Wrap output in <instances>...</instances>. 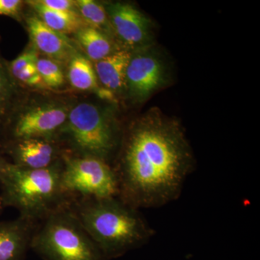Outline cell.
Segmentation results:
<instances>
[{
  "label": "cell",
  "instance_id": "obj_1",
  "mask_svg": "<svg viewBox=\"0 0 260 260\" xmlns=\"http://www.w3.org/2000/svg\"><path fill=\"white\" fill-rule=\"evenodd\" d=\"M194 166L192 155L177 123L158 113L138 121L124 140L113 167L118 198L132 208H160L179 198Z\"/></svg>",
  "mask_w": 260,
  "mask_h": 260
},
{
  "label": "cell",
  "instance_id": "obj_2",
  "mask_svg": "<svg viewBox=\"0 0 260 260\" xmlns=\"http://www.w3.org/2000/svg\"><path fill=\"white\" fill-rule=\"evenodd\" d=\"M69 206L107 260L143 245L153 236L138 210L118 197L75 198Z\"/></svg>",
  "mask_w": 260,
  "mask_h": 260
},
{
  "label": "cell",
  "instance_id": "obj_3",
  "mask_svg": "<svg viewBox=\"0 0 260 260\" xmlns=\"http://www.w3.org/2000/svg\"><path fill=\"white\" fill-rule=\"evenodd\" d=\"M63 161L43 169H27L10 162L0 180V201L12 207L20 216L42 221L48 215L69 205L71 199L62 191Z\"/></svg>",
  "mask_w": 260,
  "mask_h": 260
},
{
  "label": "cell",
  "instance_id": "obj_4",
  "mask_svg": "<svg viewBox=\"0 0 260 260\" xmlns=\"http://www.w3.org/2000/svg\"><path fill=\"white\" fill-rule=\"evenodd\" d=\"M69 205L39 222L30 249L44 260H107Z\"/></svg>",
  "mask_w": 260,
  "mask_h": 260
},
{
  "label": "cell",
  "instance_id": "obj_5",
  "mask_svg": "<svg viewBox=\"0 0 260 260\" xmlns=\"http://www.w3.org/2000/svg\"><path fill=\"white\" fill-rule=\"evenodd\" d=\"M59 138L66 140L72 155L94 157L107 162L119 143L113 121L90 103L78 104L69 112Z\"/></svg>",
  "mask_w": 260,
  "mask_h": 260
},
{
  "label": "cell",
  "instance_id": "obj_6",
  "mask_svg": "<svg viewBox=\"0 0 260 260\" xmlns=\"http://www.w3.org/2000/svg\"><path fill=\"white\" fill-rule=\"evenodd\" d=\"M62 161L61 189L70 199L118 197L117 179L109 162L68 153L63 155Z\"/></svg>",
  "mask_w": 260,
  "mask_h": 260
},
{
  "label": "cell",
  "instance_id": "obj_7",
  "mask_svg": "<svg viewBox=\"0 0 260 260\" xmlns=\"http://www.w3.org/2000/svg\"><path fill=\"white\" fill-rule=\"evenodd\" d=\"M68 114L66 108L56 104L32 108L15 119L5 121L2 145L5 142L28 138L57 139Z\"/></svg>",
  "mask_w": 260,
  "mask_h": 260
},
{
  "label": "cell",
  "instance_id": "obj_8",
  "mask_svg": "<svg viewBox=\"0 0 260 260\" xmlns=\"http://www.w3.org/2000/svg\"><path fill=\"white\" fill-rule=\"evenodd\" d=\"M165 82V68L158 56L150 51L132 55L126 73V86L132 96L148 99Z\"/></svg>",
  "mask_w": 260,
  "mask_h": 260
},
{
  "label": "cell",
  "instance_id": "obj_9",
  "mask_svg": "<svg viewBox=\"0 0 260 260\" xmlns=\"http://www.w3.org/2000/svg\"><path fill=\"white\" fill-rule=\"evenodd\" d=\"M56 139L28 138L5 142L0 146L11 156L17 167L27 169H47L62 160Z\"/></svg>",
  "mask_w": 260,
  "mask_h": 260
},
{
  "label": "cell",
  "instance_id": "obj_10",
  "mask_svg": "<svg viewBox=\"0 0 260 260\" xmlns=\"http://www.w3.org/2000/svg\"><path fill=\"white\" fill-rule=\"evenodd\" d=\"M106 10L111 27L126 47H140L148 42L150 34L149 20L133 5L112 3Z\"/></svg>",
  "mask_w": 260,
  "mask_h": 260
},
{
  "label": "cell",
  "instance_id": "obj_11",
  "mask_svg": "<svg viewBox=\"0 0 260 260\" xmlns=\"http://www.w3.org/2000/svg\"><path fill=\"white\" fill-rule=\"evenodd\" d=\"M37 222L20 216L0 222V260H24Z\"/></svg>",
  "mask_w": 260,
  "mask_h": 260
},
{
  "label": "cell",
  "instance_id": "obj_12",
  "mask_svg": "<svg viewBox=\"0 0 260 260\" xmlns=\"http://www.w3.org/2000/svg\"><path fill=\"white\" fill-rule=\"evenodd\" d=\"M30 39L37 50L56 62L70 61L75 51L71 42L64 34L48 27L38 16L27 20Z\"/></svg>",
  "mask_w": 260,
  "mask_h": 260
},
{
  "label": "cell",
  "instance_id": "obj_13",
  "mask_svg": "<svg viewBox=\"0 0 260 260\" xmlns=\"http://www.w3.org/2000/svg\"><path fill=\"white\" fill-rule=\"evenodd\" d=\"M131 51L116 50L102 60L95 62L94 70L97 79L111 91H117L126 86V73L131 59Z\"/></svg>",
  "mask_w": 260,
  "mask_h": 260
},
{
  "label": "cell",
  "instance_id": "obj_14",
  "mask_svg": "<svg viewBox=\"0 0 260 260\" xmlns=\"http://www.w3.org/2000/svg\"><path fill=\"white\" fill-rule=\"evenodd\" d=\"M28 3L37 12V16L48 27L61 34H75L80 28L87 26L77 13H65L48 9L39 1H30Z\"/></svg>",
  "mask_w": 260,
  "mask_h": 260
},
{
  "label": "cell",
  "instance_id": "obj_15",
  "mask_svg": "<svg viewBox=\"0 0 260 260\" xmlns=\"http://www.w3.org/2000/svg\"><path fill=\"white\" fill-rule=\"evenodd\" d=\"M75 38L87 56L94 62L102 60L116 51L104 32L91 27L80 28L75 32Z\"/></svg>",
  "mask_w": 260,
  "mask_h": 260
},
{
  "label": "cell",
  "instance_id": "obj_16",
  "mask_svg": "<svg viewBox=\"0 0 260 260\" xmlns=\"http://www.w3.org/2000/svg\"><path fill=\"white\" fill-rule=\"evenodd\" d=\"M68 80L72 86L80 90H95L98 88L97 77L90 61L85 56L75 54L68 66Z\"/></svg>",
  "mask_w": 260,
  "mask_h": 260
},
{
  "label": "cell",
  "instance_id": "obj_17",
  "mask_svg": "<svg viewBox=\"0 0 260 260\" xmlns=\"http://www.w3.org/2000/svg\"><path fill=\"white\" fill-rule=\"evenodd\" d=\"M75 5L80 18L87 26L88 25L101 31L107 30L111 26L107 10L102 5L93 0H78L75 1Z\"/></svg>",
  "mask_w": 260,
  "mask_h": 260
},
{
  "label": "cell",
  "instance_id": "obj_18",
  "mask_svg": "<svg viewBox=\"0 0 260 260\" xmlns=\"http://www.w3.org/2000/svg\"><path fill=\"white\" fill-rule=\"evenodd\" d=\"M37 68L45 85L50 88H59L64 83V76L59 64L52 59L39 58Z\"/></svg>",
  "mask_w": 260,
  "mask_h": 260
},
{
  "label": "cell",
  "instance_id": "obj_19",
  "mask_svg": "<svg viewBox=\"0 0 260 260\" xmlns=\"http://www.w3.org/2000/svg\"><path fill=\"white\" fill-rule=\"evenodd\" d=\"M13 84L5 63L0 61V119L4 121L8 116L13 95Z\"/></svg>",
  "mask_w": 260,
  "mask_h": 260
},
{
  "label": "cell",
  "instance_id": "obj_20",
  "mask_svg": "<svg viewBox=\"0 0 260 260\" xmlns=\"http://www.w3.org/2000/svg\"><path fill=\"white\" fill-rule=\"evenodd\" d=\"M38 59L39 57L37 55V51L35 48H32L24 51L16 59L10 61L8 64L5 63V65L8 74L11 78L23 70L26 69L28 67L37 64Z\"/></svg>",
  "mask_w": 260,
  "mask_h": 260
},
{
  "label": "cell",
  "instance_id": "obj_21",
  "mask_svg": "<svg viewBox=\"0 0 260 260\" xmlns=\"http://www.w3.org/2000/svg\"><path fill=\"white\" fill-rule=\"evenodd\" d=\"M10 78H13L17 81L30 87H42L44 85L38 72L37 64L28 67L26 69L23 70Z\"/></svg>",
  "mask_w": 260,
  "mask_h": 260
},
{
  "label": "cell",
  "instance_id": "obj_22",
  "mask_svg": "<svg viewBox=\"0 0 260 260\" xmlns=\"http://www.w3.org/2000/svg\"><path fill=\"white\" fill-rule=\"evenodd\" d=\"M41 3L48 9L65 13H76L75 1L70 0H41Z\"/></svg>",
  "mask_w": 260,
  "mask_h": 260
},
{
  "label": "cell",
  "instance_id": "obj_23",
  "mask_svg": "<svg viewBox=\"0 0 260 260\" xmlns=\"http://www.w3.org/2000/svg\"><path fill=\"white\" fill-rule=\"evenodd\" d=\"M23 2L20 0H0V15L17 18L21 11Z\"/></svg>",
  "mask_w": 260,
  "mask_h": 260
},
{
  "label": "cell",
  "instance_id": "obj_24",
  "mask_svg": "<svg viewBox=\"0 0 260 260\" xmlns=\"http://www.w3.org/2000/svg\"><path fill=\"white\" fill-rule=\"evenodd\" d=\"M10 162L8 160H5L1 155H0V180L5 175V172H6L7 169L9 167Z\"/></svg>",
  "mask_w": 260,
  "mask_h": 260
},
{
  "label": "cell",
  "instance_id": "obj_25",
  "mask_svg": "<svg viewBox=\"0 0 260 260\" xmlns=\"http://www.w3.org/2000/svg\"><path fill=\"white\" fill-rule=\"evenodd\" d=\"M3 132H4V124L3 120L0 119V146L3 142Z\"/></svg>",
  "mask_w": 260,
  "mask_h": 260
},
{
  "label": "cell",
  "instance_id": "obj_26",
  "mask_svg": "<svg viewBox=\"0 0 260 260\" xmlns=\"http://www.w3.org/2000/svg\"><path fill=\"white\" fill-rule=\"evenodd\" d=\"M4 207H3V204H2L1 201H0V214L2 213L3 210H4Z\"/></svg>",
  "mask_w": 260,
  "mask_h": 260
}]
</instances>
